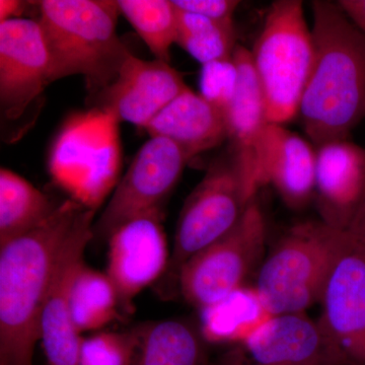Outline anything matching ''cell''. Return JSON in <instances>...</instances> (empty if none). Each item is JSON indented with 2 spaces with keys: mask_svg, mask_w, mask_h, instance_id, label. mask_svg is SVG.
I'll list each match as a JSON object with an SVG mask.
<instances>
[{
  "mask_svg": "<svg viewBox=\"0 0 365 365\" xmlns=\"http://www.w3.org/2000/svg\"><path fill=\"white\" fill-rule=\"evenodd\" d=\"M180 11L198 14L203 18L225 24L234 25L235 11L240 1L235 0H172Z\"/></svg>",
  "mask_w": 365,
  "mask_h": 365,
  "instance_id": "obj_28",
  "label": "cell"
},
{
  "mask_svg": "<svg viewBox=\"0 0 365 365\" xmlns=\"http://www.w3.org/2000/svg\"><path fill=\"white\" fill-rule=\"evenodd\" d=\"M39 7L52 83L83 76L93 100L111 85L132 54L117 35L121 14L117 1L44 0Z\"/></svg>",
  "mask_w": 365,
  "mask_h": 365,
  "instance_id": "obj_3",
  "label": "cell"
},
{
  "mask_svg": "<svg viewBox=\"0 0 365 365\" xmlns=\"http://www.w3.org/2000/svg\"><path fill=\"white\" fill-rule=\"evenodd\" d=\"M220 365H343L307 313L275 316Z\"/></svg>",
  "mask_w": 365,
  "mask_h": 365,
  "instance_id": "obj_14",
  "label": "cell"
},
{
  "mask_svg": "<svg viewBox=\"0 0 365 365\" xmlns=\"http://www.w3.org/2000/svg\"><path fill=\"white\" fill-rule=\"evenodd\" d=\"M137 346L136 329L130 332H98L83 338L78 365H131Z\"/></svg>",
  "mask_w": 365,
  "mask_h": 365,
  "instance_id": "obj_26",
  "label": "cell"
},
{
  "mask_svg": "<svg viewBox=\"0 0 365 365\" xmlns=\"http://www.w3.org/2000/svg\"><path fill=\"white\" fill-rule=\"evenodd\" d=\"M58 206L25 178L0 170V245L39 227Z\"/></svg>",
  "mask_w": 365,
  "mask_h": 365,
  "instance_id": "obj_22",
  "label": "cell"
},
{
  "mask_svg": "<svg viewBox=\"0 0 365 365\" xmlns=\"http://www.w3.org/2000/svg\"><path fill=\"white\" fill-rule=\"evenodd\" d=\"M256 198L232 150L211 163L182 206L169 268L163 277L177 282L182 266L228 234Z\"/></svg>",
  "mask_w": 365,
  "mask_h": 365,
  "instance_id": "obj_7",
  "label": "cell"
},
{
  "mask_svg": "<svg viewBox=\"0 0 365 365\" xmlns=\"http://www.w3.org/2000/svg\"><path fill=\"white\" fill-rule=\"evenodd\" d=\"M192 158L163 137H150L136 153L118 182L111 199L93 225V237L109 239L112 232L136 216L162 210Z\"/></svg>",
  "mask_w": 365,
  "mask_h": 365,
  "instance_id": "obj_9",
  "label": "cell"
},
{
  "mask_svg": "<svg viewBox=\"0 0 365 365\" xmlns=\"http://www.w3.org/2000/svg\"><path fill=\"white\" fill-rule=\"evenodd\" d=\"M138 346L131 365H206L205 340L199 326L165 319L136 328Z\"/></svg>",
  "mask_w": 365,
  "mask_h": 365,
  "instance_id": "obj_21",
  "label": "cell"
},
{
  "mask_svg": "<svg viewBox=\"0 0 365 365\" xmlns=\"http://www.w3.org/2000/svg\"><path fill=\"white\" fill-rule=\"evenodd\" d=\"M312 6L314 63L299 116L318 148L347 139L365 118V35L338 2Z\"/></svg>",
  "mask_w": 365,
  "mask_h": 365,
  "instance_id": "obj_2",
  "label": "cell"
},
{
  "mask_svg": "<svg viewBox=\"0 0 365 365\" xmlns=\"http://www.w3.org/2000/svg\"><path fill=\"white\" fill-rule=\"evenodd\" d=\"M86 210L68 199L39 227L0 245V365H34L55 269Z\"/></svg>",
  "mask_w": 365,
  "mask_h": 365,
  "instance_id": "obj_1",
  "label": "cell"
},
{
  "mask_svg": "<svg viewBox=\"0 0 365 365\" xmlns=\"http://www.w3.org/2000/svg\"><path fill=\"white\" fill-rule=\"evenodd\" d=\"M319 304L317 323L331 349L343 365H365V246L351 237Z\"/></svg>",
  "mask_w": 365,
  "mask_h": 365,
  "instance_id": "obj_10",
  "label": "cell"
},
{
  "mask_svg": "<svg viewBox=\"0 0 365 365\" xmlns=\"http://www.w3.org/2000/svg\"><path fill=\"white\" fill-rule=\"evenodd\" d=\"M145 130L150 137L169 139L192 158L227 139L222 110L190 88L172 101Z\"/></svg>",
  "mask_w": 365,
  "mask_h": 365,
  "instance_id": "obj_19",
  "label": "cell"
},
{
  "mask_svg": "<svg viewBox=\"0 0 365 365\" xmlns=\"http://www.w3.org/2000/svg\"><path fill=\"white\" fill-rule=\"evenodd\" d=\"M189 86L169 62L148 61L131 54L117 78L98 97L91 107L104 108L120 122L146 129L150 122Z\"/></svg>",
  "mask_w": 365,
  "mask_h": 365,
  "instance_id": "obj_15",
  "label": "cell"
},
{
  "mask_svg": "<svg viewBox=\"0 0 365 365\" xmlns=\"http://www.w3.org/2000/svg\"><path fill=\"white\" fill-rule=\"evenodd\" d=\"M163 215V210H153L136 216L117 227L108 239L107 274L124 313L133 311L137 295L160 280L169 268Z\"/></svg>",
  "mask_w": 365,
  "mask_h": 365,
  "instance_id": "obj_11",
  "label": "cell"
},
{
  "mask_svg": "<svg viewBox=\"0 0 365 365\" xmlns=\"http://www.w3.org/2000/svg\"><path fill=\"white\" fill-rule=\"evenodd\" d=\"M200 312L199 329L205 342L232 347L253 337L275 317L255 285H245Z\"/></svg>",
  "mask_w": 365,
  "mask_h": 365,
  "instance_id": "obj_20",
  "label": "cell"
},
{
  "mask_svg": "<svg viewBox=\"0 0 365 365\" xmlns=\"http://www.w3.org/2000/svg\"><path fill=\"white\" fill-rule=\"evenodd\" d=\"M252 61L270 123L299 116L300 102L314 63V39L299 0L274 1L266 14Z\"/></svg>",
  "mask_w": 365,
  "mask_h": 365,
  "instance_id": "obj_6",
  "label": "cell"
},
{
  "mask_svg": "<svg viewBox=\"0 0 365 365\" xmlns=\"http://www.w3.org/2000/svg\"><path fill=\"white\" fill-rule=\"evenodd\" d=\"M265 215L257 198L228 234L192 256L178 275L184 299L199 311L247 284L265 259Z\"/></svg>",
  "mask_w": 365,
  "mask_h": 365,
  "instance_id": "obj_8",
  "label": "cell"
},
{
  "mask_svg": "<svg viewBox=\"0 0 365 365\" xmlns=\"http://www.w3.org/2000/svg\"><path fill=\"white\" fill-rule=\"evenodd\" d=\"M25 4L18 0H0V23L20 18Z\"/></svg>",
  "mask_w": 365,
  "mask_h": 365,
  "instance_id": "obj_31",
  "label": "cell"
},
{
  "mask_svg": "<svg viewBox=\"0 0 365 365\" xmlns=\"http://www.w3.org/2000/svg\"><path fill=\"white\" fill-rule=\"evenodd\" d=\"M52 83L51 59L39 21L0 23V105L4 117L19 119Z\"/></svg>",
  "mask_w": 365,
  "mask_h": 365,
  "instance_id": "obj_12",
  "label": "cell"
},
{
  "mask_svg": "<svg viewBox=\"0 0 365 365\" xmlns=\"http://www.w3.org/2000/svg\"><path fill=\"white\" fill-rule=\"evenodd\" d=\"M237 83L239 69L232 55L230 58L215 60L203 64L199 81V93L225 114L234 98Z\"/></svg>",
  "mask_w": 365,
  "mask_h": 365,
  "instance_id": "obj_27",
  "label": "cell"
},
{
  "mask_svg": "<svg viewBox=\"0 0 365 365\" xmlns=\"http://www.w3.org/2000/svg\"><path fill=\"white\" fill-rule=\"evenodd\" d=\"M349 241L348 230L321 220L297 223L285 232L264 259L255 284L273 314L307 313L319 304Z\"/></svg>",
  "mask_w": 365,
  "mask_h": 365,
  "instance_id": "obj_4",
  "label": "cell"
},
{
  "mask_svg": "<svg viewBox=\"0 0 365 365\" xmlns=\"http://www.w3.org/2000/svg\"><path fill=\"white\" fill-rule=\"evenodd\" d=\"M119 297L107 273L86 265L78 269L71 292V309L79 333L102 330L119 317Z\"/></svg>",
  "mask_w": 365,
  "mask_h": 365,
  "instance_id": "obj_23",
  "label": "cell"
},
{
  "mask_svg": "<svg viewBox=\"0 0 365 365\" xmlns=\"http://www.w3.org/2000/svg\"><path fill=\"white\" fill-rule=\"evenodd\" d=\"M177 11V44L194 59L203 66L215 60L232 57L237 46L235 25L216 23L178 9Z\"/></svg>",
  "mask_w": 365,
  "mask_h": 365,
  "instance_id": "obj_25",
  "label": "cell"
},
{
  "mask_svg": "<svg viewBox=\"0 0 365 365\" xmlns=\"http://www.w3.org/2000/svg\"><path fill=\"white\" fill-rule=\"evenodd\" d=\"M338 4L365 35V0H341Z\"/></svg>",
  "mask_w": 365,
  "mask_h": 365,
  "instance_id": "obj_29",
  "label": "cell"
},
{
  "mask_svg": "<svg viewBox=\"0 0 365 365\" xmlns=\"http://www.w3.org/2000/svg\"><path fill=\"white\" fill-rule=\"evenodd\" d=\"M96 211L88 209L66 246L53 275L41 319V341L49 365H78L83 337L72 319L71 292L85 252L93 239Z\"/></svg>",
  "mask_w": 365,
  "mask_h": 365,
  "instance_id": "obj_13",
  "label": "cell"
},
{
  "mask_svg": "<svg viewBox=\"0 0 365 365\" xmlns=\"http://www.w3.org/2000/svg\"><path fill=\"white\" fill-rule=\"evenodd\" d=\"M316 150L314 197L321 220L348 230L365 196V150L342 139Z\"/></svg>",
  "mask_w": 365,
  "mask_h": 365,
  "instance_id": "obj_17",
  "label": "cell"
},
{
  "mask_svg": "<svg viewBox=\"0 0 365 365\" xmlns=\"http://www.w3.org/2000/svg\"><path fill=\"white\" fill-rule=\"evenodd\" d=\"M117 4L155 59L170 63V48L178 39V11L173 1L118 0Z\"/></svg>",
  "mask_w": 365,
  "mask_h": 365,
  "instance_id": "obj_24",
  "label": "cell"
},
{
  "mask_svg": "<svg viewBox=\"0 0 365 365\" xmlns=\"http://www.w3.org/2000/svg\"><path fill=\"white\" fill-rule=\"evenodd\" d=\"M234 59L239 69V83L234 98L225 112L230 150L241 163L255 196L257 184L256 157L264 132L270 123L260 81L255 71L251 51L237 45Z\"/></svg>",
  "mask_w": 365,
  "mask_h": 365,
  "instance_id": "obj_18",
  "label": "cell"
},
{
  "mask_svg": "<svg viewBox=\"0 0 365 365\" xmlns=\"http://www.w3.org/2000/svg\"><path fill=\"white\" fill-rule=\"evenodd\" d=\"M317 150L282 124L269 123L257 150V184L271 185L292 209L306 207L314 196Z\"/></svg>",
  "mask_w": 365,
  "mask_h": 365,
  "instance_id": "obj_16",
  "label": "cell"
},
{
  "mask_svg": "<svg viewBox=\"0 0 365 365\" xmlns=\"http://www.w3.org/2000/svg\"><path fill=\"white\" fill-rule=\"evenodd\" d=\"M353 241L365 246V196L361 205L353 218L351 225L348 228Z\"/></svg>",
  "mask_w": 365,
  "mask_h": 365,
  "instance_id": "obj_30",
  "label": "cell"
},
{
  "mask_svg": "<svg viewBox=\"0 0 365 365\" xmlns=\"http://www.w3.org/2000/svg\"><path fill=\"white\" fill-rule=\"evenodd\" d=\"M120 120L104 108L71 115L50 150L53 182L72 200L96 211L119 182L122 165Z\"/></svg>",
  "mask_w": 365,
  "mask_h": 365,
  "instance_id": "obj_5",
  "label": "cell"
}]
</instances>
